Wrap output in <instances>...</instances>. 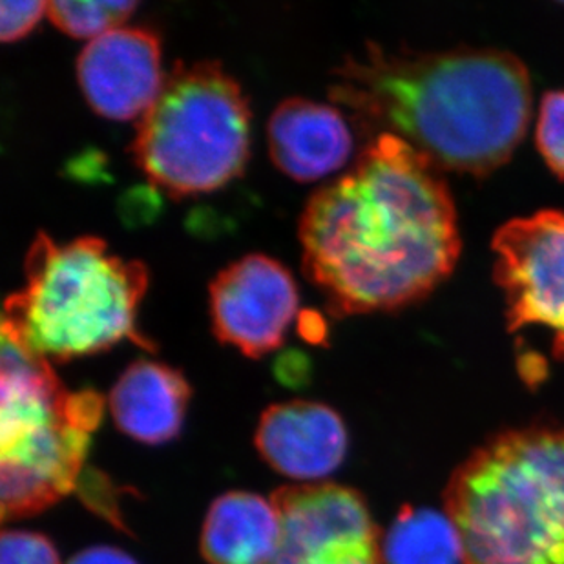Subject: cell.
Segmentation results:
<instances>
[{
  "mask_svg": "<svg viewBox=\"0 0 564 564\" xmlns=\"http://www.w3.org/2000/svg\"><path fill=\"white\" fill-rule=\"evenodd\" d=\"M491 249L508 329L546 327L555 357L564 360V213L546 208L510 219L497 230Z\"/></svg>",
  "mask_w": 564,
  "mask_h": 564,
  "instance_id": "8992f818",
  "label": "cell"
},
{
  "mask_svg": "<svg viewBox=\"0 0 564 564\" xmlns=\"http://www.w3.org/2000/svg\"><path fill=\"white\" fill-rule=\"evenodd\" d=\"M538 147L550 169L564 177V90L546 91L539 108Z\"/></svg>",
  "mask_w": 564,
  "mask_h": 564,
  "instance_id": "2e32d148",
  "label": "cell"
},
{
  "mask_svg": "<svg viewBox=\"0 0 564 564\" xmlns=\"http://www.w3.org/2000/svg\"><path fill=\"white\" fill-rule=\"evenodd\" d=\"M464 564H564V427L533 424L480 444L444 491Z\"/></svg>",
  "mask_w": 564,
  "mask_h": 564,
  "instance_id": "3957f363",
  "label": "cell"
},
{
  "mask_svg": "<svg viewBox=\"0 0 564 564\" xmlns=\"http://www.w3.org/2000/svg\"><path fill=\"white\" fill-rule=\"evenodd\" d=\"M441 171L382 133L351 171L310 197L300 219L302 265L333 316L400 310L452 274L460 230Z\"/></svg>",
  "mask_w": 564,
  "mask_h": 564,
  "instance_id": "6da1fadb",
  "label": "cell"
},
{
  "mask_svg": "<svg viewBox=\"0 0 564 564\" xmlns=\"http://www.w3.org/2000/svg\"><path fill=\"white\" fill-rule=\"evenodd\" d=\"M251 143V110L238 80L216 61H177L139 118L135 165L174 197L205 194L240 176Z\"/></svg>",
  "mask_w": 564,
  "mask_h": 564,
  "instance_id": "5b68a950",
  "label": "cell"
},
{
  "mask_svg": "<svg viewBox=\"0 0 564 564\" xmlns=\"http://www.w3.org/2000/svg\"><path fill=\"white\" fill-rule=\"evenodd\" d=\"M24 272V288L4 302L2 335L35 357L68 362L123 340L150 347L135 329V311L149 288L141 261L110 254L94 236L57 246L39 235Z\"/></svg>",
  "mask_w": 564,
  "mask_h": 564,
  "instance_id": "277c9868",
  "label": "cell"
},
{
  "mask_svg": "<svg viewBox=\"0 0 564 564\" xmlns=\"http://www.w3.org/2000/svg\"><path fill=\"white\" fill-rule=\"evenodd\" d=\"M138 8V2L128 0H94V2H77V0H54L48 2L46 15L55 26L68 33L72 37L94 39L112 32L116 28L124 26L128 17Z\"/></svg>",
  "mask_w": 564,
  "mask_h": 564,
  "instance_id": "9a60e30c",
  "label": "cell"
},
{
  "mask_svg": "<svg viewBox=\"0 0 564 564\" xmlns=\"http://www.w3.org/2000/svg\"><path fill=\"white\" fill-rule=\"evenodd\" d=\"M256 446L278 474L302 482L319 480L344 463L346 426L329 405L293 400L263 411Z\"/></svg>",
  "mask_w": 564,
  "mask_h": 564,
  "instance_id": "30bf717a",
  "label": "cell"
},
{
  "mask_svg": "<svg viewBox=\"0 0 564 564\" xmlns=\"http://www.w3.org/2000/svg\"><path fill=\"white\" fill-rule=\"evenodd\" d=\"M191 388L177 369L138 360L124 369L110 391L116 426L144 444H165L182 432Z\"/></svg>",
  "mask_w": 564,
  "mask_h": 564,
  "instance_id": "7c38bea8",
  "label": "cell"
},
{
  "mask_svg": "<svg viewBox=\"0 0 564 564\" xmlns=\"http://www.w3.org/2000/svg\"><path fill=\"white\" fill-rule=\"evenodd\" d=\"M282 546V522L271 499L230 491L208 508L202 552L210 564H272Z\"/></svg>",
  "mask_w": 564,
  "mask_h": 564,
  "instance_id": "4fadbf2b",
  "label": "cell"
},
{
  "mask_svg": "<svg viewBox=\"0 0 564 564\" xmlns=\"http://www.w3.org/2000/svg\"><path fill=\"white\" fill-rule=\"evenodd\" d=\"M296 310L299 289L293 276L269 256H246L210 283L214 333L246 357H263L282 346Z\"/></svg>",
  "mask_w": 564,
  "mask_h": 564,
  "instance_id": "52a82bcc",
  "label": "cell"
},
{
  "mask_svg": "<svg viewBox=\"0 0 564 564\" xmlns=\"http://www.w3.org/2000/svg\"><path fill=\"white\" fill-rule=\"evenodd\" d=\"M48 10V2H8L0 4V37L11 43L32 32Z\"/></svg>",
  "mask_w": 564,
  "mask_h": 564,
  "instance_id": "ac0fdd59",
  "label": "cell"
},
{
  "mask_svg": "<svg viewBox=\"0 0 564 564\" xmlns=\"http://www.w3.org/2000/svg\"><path fill=\"white\" fill-rule=\"evenodd\" d=\"M68 564H138L123 550L113 546H91L74 555Z\"/></svg>",
  "mask_w": 564,
  "mask_h": 564,
  "instance_id": "d6986e66",
  "label": "cell"
},
{
  "mask_svg": "<svg viewBox=\"0 0 564 564\" xmlns=\"http://www.w3.org/2000/svg\"><path fill=\"white\" fill-rule=\"evenodd\" d=\"M0 564H61V560L50 539L13 530L0 539Z\"/></svg>",
  "mask_w": 564,
  "mask_h": 564,
  "instance_id": "e0dca14e",
  "label": "cell"
},
{
  "mask_svg": "<svg viewBox=\"0 0 564 564\" xmlns=\"http://www.w3.org/2000/svg\"><path fill=\"white\" fill-rule=\"evenodd\" d=\"M383 564H464L463 541L446 511L404 506L382 541Z\"/></svg>",
  "mask_w": 564,
  "mask_h": 564,
  "instance_id": "5bb4252c",
  "label": "cell"
},
{
  "mask_svg": "<svg viewBox=\"0 0 564 564\" xmlns=\"http://www.w3.org/2000/svg\"><path fill=\"white\" fill-rule=\"evenodd\" d=\"M272 564H383V560L382 552H373V554L341 555V557L322 561H296L288 560V557H276V561Z\"/></svg>",
  "mask_w": 564,
  "mask_h": 564,
  "instance_id": "ffe728a7",
  "label": "cell"
},
{
  "mask_svg": "<svg viewBox=\"0 0 564 564\" xmlns=\"http://www.w3.org/2000/svg\"><path fill=\"white\" fill-rule=\"evenodd\" d=\"M75 68L88 105L118 121L141 118L165 83L160 39L149 28L119 26L94 39Z\"/></svg>",
  "mask_w": 564,
  "mask_h": 564,
  "instance_id": "9c48e42d",
  "label": "cell"
},
{
  "mask_svg": "<svg viewBox=\"0 0 564 564\" xmlns=\"http://www.w3.org/2000/svg\"><path fill=\"white\" fill-rule=\"evenodd\" d=\"M269 150L283 174L296 182H314L346 165L352 132L338 108L291 97L271 113Z\"/></svg>",
  "mask_w": 564,
  "mask_h": 564,
  "instance_id": "8fae6325",
  "label": "cell"
},
{
  "mask_svg": "<svg viewBox=\"0 0 564 564\" xmlns=\"http://www.w3.org/2000/svg\"><path fill=\"white\" fill-rule=\"evenodd\" d=\"M282 522L278 557L319 561L382 552L362 496L336 485L285 486L271 497Z\"/></svg>",
  "mask_w": 564,
  "mask_h": 564,
  "instance_id": "ba28073f",
  "label": "cell"
},
{
  "mask_svg": "<svg viewBox=\"0 0 564 564\" xmlns=\"http://www.w3.org/2000/svg\"><path fill=\"white\" fill-rule=\"evenodd\" d=\"M333 77L330 99L362 133L397 135L446 171H496L532 116L530 74L505 50L394 54L368 44Z\"/></svg>",
  "mask_w": 564,
  "mask_h": 564,
  "instance_id": "7a4b0ae2",
  "label": "cell"
}]
</instances>
